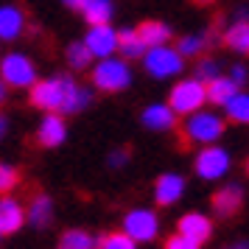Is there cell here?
<instances>
[{"label": "cell", "instance_id": "obj_1", "mask_svg": "<svg viewBox=\"0 0 249 249\" xmlns=\"http://www.w3.org/2000/svg\"><path fill=\"white\" fill-rule=\"evenodd\" d=\"M90 101V90L79 87L70 76H53L31 84V104L48 112H81Z\"/></svg>", "mask_w": 249, "mask_h": 249}, {"label": "cell", "instance_id": "obj_2", "mask_svg": "<svg viewBox=\"0 0 249 249\" xmlns=\"http://www.w3.org/2000/svg\"><path fill=\"white\" fill-rule=\"evenodd\" d=\"M129 81H132V73L126 68V62H121V59L107 56L92 68V84L104 92H121L129 87Z\"/></svg>", "mask_w": 249, "mask_h": 249}, {"label": "cell", "instance_id": "obj_3", "mask_svg": "<svg viewBox=\"0 0 249 249\" xmlns=\"http://www.w3.org/2000/svg\"><path fill=\"white\" fill-rule=\"evenodd\" d=\"M224 132V121L213 112H199L193 115L188 124L182 126V146L191 143H213Z\"/></svg>", "mask_w": 249, "mask_h": 249}, {"label": "cell", "instance_id": "obj_4", "mask_svg": "<svg viewBox=\"0 0 249 249\" xmlns=\"http://www.w3.org/2000/svg\"><path fill=\"white\" fill-rule=\"evenodd\" d=\"M207 95H204V84L196 79H188V81H179L168 95V109L174 115H191L196 109H202Z\"/></svg>", "mask_w": 249, "mask_h": 249}, {"label": "cell", "instance_id": "obj_5", "mask_svg": "<svg viewBox=\"0 0 249 249\" xmlns=\"http://www.w3.org/2000/svg\"><path fill=\"white\" fill-rule=\"evenodd\" d=\"M143 62H146V70L151 73V76H157V79H168V76H174V73H179L185 65V59L177 53V51H171V48L165 45H154L148 48L146 53H143Z\"/></svg>", "mask_w": 249, "mask_h": 249}, {"label": "cell", "instance_id": "obj_6", "mask_svg": "<svg viewBox=\"0 0 249 249\" xmlns=\"http://www.w3.org/2000/svg\"><path fill=\"white\" fill-rule=\"evenodd\" d=\"M0 76H3V84H9V87H31L36 81V70L28 56L9 53L0 65Z\"/></svg>", "mask_w": 249, "mask_h": 249}, {"label": "cell", "instance_id": "obj_7", "mask_svg": "<svg viewBox=\"0 0 249 249\" xmlns=\"http://www.w3.org/2000/svg\"><path fill=\"white\" fill-rule=\"evenodd\" d=\"M230 171V154L224 148H215V146H207L204 151H199L196 157V174L202 179H218Z\"/></svg>", "mask_w": 249, "mask_h": 249}, {"label": "cell", "instance_id": "obj_8", "mask_svg": "<svg viewBox=\"0 0 249 249\" xmlns=\"http://www.w3.org/2000/svg\"><path fill=\"white\" fill-rule=\"evenodd\" d=\"M124 232L132 241H151V238L157 235V215L151 213V210H132V213L126 215V221H124Z\"/></svg>", "mask_w": 249, "mask_h": 249}, {"label": "cell", "instance_id": "obj_9", "mask_svg": "<svg viewBox=\"0 0 249 249\" xmlns=\"http://www.w3.org/2000/svg\"><path fill=\"white\" fill-rule=\"evenodd\" d=\"M84 45H87V51H90L92 56H112L115 51H118V39H115V31L109 23H101V25H92V31L87 34V39H84Z\"/></svg>", "mask_w": 249, "mask_h": 249}, {"label": "cell", "instance_id": "obj_10", "mask_svg": "<svg viewBox=\"0 0 249 249\" xmlns=\"http://www.w3.org/2000/svg\"><path fill=\"white\" fill-rule=\"evenodd\" d=\"M179 235L191 238L193 244H199L202 247L204 241H210L213 235V221L202 213H188L179 218Z\"/></svg>", "mask_w": 249, "mask_h": 249}, {"label": "cell", "instance_id": "obj_11", "mask_svg": "<svg viewBox=\"0 0 249 249\" xmlns=\"http://www.w3.org/2000/svg\"><path fill=\"white\" fill-rule=\"evenodd\" d=\"M65 137H68V126H65V121H62L56 112L45 115L42 124H39V129H36V140H39V146L56 148L59 143H65Z\"/></svg>", "mask_w": 249, "mask_h": 249}, {"label": "cell", "instance_id": "obj_12", "mask_svg": "<svg viewBox=\"0 0 249 249\" xmlns=\"http://www.w3.org/2000/svg\"><path fill=\"white\" fill-rule=\"evenodd\" d=\"M241 204H244V191H241V185H227V188H221V191L213 196V210H215V215H221V218L238 215Z\"/></svg>", "mask_w": 249, "mask_h": 249}, {"label": "cell", "instance_id": "obj_13", "mask_svg": "<svg viewBox=\"0 0 249 249\" xmlns=\"http://www.w3.org/2000/svg\"><path fill=\"white\" fill-rule=\"evenodd\" d=\"M182 191H185V179L179 174H162L154 185V199H157V204L168 207L182 196Z\"/></svg>", "mask_w": 249, "mask_h": 249}, {"label": "cell", "instance_id": "obj_14", "mask_svg": "<svg viewBox=\"0 0 249 249\" xmlns=\"http://www.w3.org/2000/svg\"><path fill=\"white\" fill-rule=\"evenodd\" d=\"M25 221V210L14 199H0V235L17 232Z\"/></svg>", "mask_w": 249, "mask_h": 249}, {"label": "cell", "instance_id": "obj_15", "mask_svg": "<svg viewBox=\"0 0 249 249\" xmlns=\"http://www.w3.org/2000/svg\"><path fill=\"white\" fill-rule=\"evenodd\" d=\"M25 28V17L20 9L14 6H3L0 9V39H17Z\"/></svg>", "mask_w": 249, "mask_h": 249}, {"label": "cell", "instance_id": "obj_16", "mask_svg": "<svg viewBox=\"0 0 249 249\" xmlns=\"http://www.w3.org/2000/svg\"><path fill=\"white\" fill-rule=\"evenodd\" d=\"M235 92H238V84L230 76H215V79H210L204 84V95L213 104H227Z\"/></svg>", "mask_w": 249, "mask_h": 249}, {"label": "cell", "instance_id": "obj_17", "mask_svg": "<svg viewBox=\"0 0 249 249\" xmlns=\"http://www.w3.org/2000/svg\"><path fill=\"white\" fill-rule=\"evenodd\" d=\"M143 124L154 132H162V129H174L177 115L168 109V104H154V107L143 109Z\"/></svg>", "mask_w": 249, "mask_h": 249}, {"label": "cell", "instance_id": "obj_18", "mask_svg": "<svg viewBox=\"0 0 249 249\" xmlns=\"http://www.w3.org/2000/svg\"><path fill=\"white\" fill-rule=\"evenodd\" d=\"M137 36L146 48H154V45H165L171 39V28L160 20H146V23L137 28Z\"/></svg>", "mask_w": 249, "mask_h": 249}, {"label": "cell", "instance_id": "obj_19", "mask_svg": "<svg viewBox=\"0 0 249 249\" xmlns=\"http://www.w3.org/2000/svg\"><path fill=\"white\" fill-rule=\"evenodd\" d=\"M28 218L34 227H48L53 221V202L48 199L45 193H36L31 199V207H28Z\"/></svg>", "mask_w": 249, "mask_h": 249}, {"label": "cell", "instance_id": "obj_20", "mask_svg": "<svg viewBox=\"0 0 249 249\" xmlns=\"http://www.w3.org/2000/svg\"><path fill=\"white\" fill-rule=\"evenodd\" d=\"M81 12L87 17V23H92V25L109 23L112 20V0H84Z\"/></svg>", "mask_w": 249, "mask_h": 249}, {"label": "cell", "instance_id": "obj_21", "mask_svg": "<svg viewBox=\"0 0 249 249\" xmlns=\"http://www.w3.org/2000/svg\"><path fill=\"white\" fill-rule=\"evenodd\" d=\"M115 39H118V51L124 53L126 59H140L143 53H146V45L140 42V36H137V31H115Z\"/></svg>", "mask_w": 249, "mask_h": 249}, {"label": "cell", "instance_id": "obj_22", "mask_svg": "<svg viewBox=\"0 0 249 249\" xmlns=\"http://www.w3.org/2000/svg\"><path fill=\"white\" fill-rule=\"evenodd\" d=\"M224 42L232 48V51H238V53H247V51H249V25H247V17L232 23V28L224 34Z\"/></svg>", "mask_w": 249, "mask_h": 249}, {"label": "cell", "instance_id": "obj_23", "mask_svg": "<svg viewBox=\"0 0 249 249\" xmlns=\"http://www.w3.org/2000/svg\"><path fill=\"white\" fill-rule=\"evenodd\" d=\"M95 244L98 241L87 230H68L59 241V249H95Z\"/></svg>", "mask_w": 249, "mask_h": 249}, {"label": "cell", "instance_id": "obj_24", "mask_svg": "<svg viewBox=\"0 0 249 249\" xmlns=\"http://www.w3.org/2000/svg\"><path fill=\"white\" fill-rule=\"evenodd\" d=\"M224 107H227V118H230L232 124H247L249 121V98H247V92H235Z\"/></svg>", "mask_w": 249, "mask_h": 249}, {"label": "cell", "instance_id": "obj_25", "mask_svg": "<svg viewBox=\"0 0 249 249\" xmlns=\"http://www.w3.org/2000/svg\"><path fill=\"white\" fill-rule=\"evenodd\" d=\"M207 45H210L207 36H182L177 53H179L182 59H199V53H202Z\"/></svg>", "mask_w": 249, "mask_h": 249}, {"label": "cell", "instance_id": "obj_26", "mask_svg": "<svg viewBox=\"0 0 249 249\" xmlns=\"http://www.w3.org/2000/svg\"><path fill=\"white\" fill-rule=\"evenodd\" d=\"M68 62L76 70H84L92 62V53L87 51V45H84V42H73V45L68 48Z\"/></svg>", "mask_w": 249, "mask_h": 249}, {"label": "cell", "instance_id": "obj_27", "mask_svg": "<svg viewBox=\"0 0 249 249\" xmlns=\"http://www.w3.org/2000/svg\"><path fill=\"white\" fill-rule=\"evenodd\" d=\"M95 249H135V241L126 232H109L95 244Z\"/></svg>", "mask_w": 249, "mask_h": 249}, {"label": "cell", "instance_id": "obj_28", "mask_svg": "<svg viewBox=\"0 0 249 249\" xmlns=\"http://www.w3.org/2000/svg\"><path fill=\"white\" fill-rule=\"evenodd\" d=\"M20 182V171L12 165H0V193H12Z\"/></svg>", "mask_w": 249, "mask_h": 249}, {"label": "cell", "instance_id": "obj_29", "mask_svg": "<svg viewBox=\"0 0 249 249\" xmlns=\"http://www.w3.org/2000/svg\"><path fill=\"white\" fill-rule=\"evenodd\" d=\"M215 76H218V65H215L213 59H202V62L196 65V81L207 84V81L215 79Z\"/></svg>", "mask_w": 249, "mask_h": 249}, {"label": "cell", "instance_id": "obj_30", "mask_svg": "<svg viewBox=\"0 0 249 249\" xmlns=\"http://www.w3.org/2000/svg\"><path fill=\"white\" fill-rule=\"evenodd\" d=\"M165 249H199V244H193L191 238H185V235H171L168 241H165Z\"/></svg>", "mask_w": 249, "mask_h": 249}, {"label": "cell", "instance_id": "obj_31", "mask_svg": "<svg viewBox=\"0 0 249 249\" xmlns=\"http://www.w3.org/2000/svg\"><path fill=\"white\" fill-rule=\"evenodd\" d=\"M230 79H232V81L238 84V87H241V84L247 81V68H241V65H235V68H232V76H230Z\"/></svg>", "mask_w": 249, "mask_h": 249}, {"label": "cell", "instance_id": "obj_32", "mask_svg": "<svg viewBox=\"0 0 249 249\" xmlns=\"http://www.w3.org/2000/svg\"><path fill=\"white\" fill-rule=\"evenodd\" d=\"M126 157H129V151H126V148H118L112 157H109V165H124Z\"/></svg>", "mask_w": 249, "mask_h": 249}, {"label": "cell", "instance_id": "obj_33", "mask_svg": "<svg viewBox=\"0 0 249 249\" xmlns=\"http://www.w3.org/2000/svg\"><path fill=\"white\" fill-rule=\"evenodd\" d=\"M62 3H65L68 9H76V12H81V3H84V0H62Z\"/></svg>", "mask_w": 249, "mask_h": 249}, {"label": "cell", "instance_id": "obj_34", "mask_svg": "<svg viewBox=\"0 0 249 249\" xmlns=\"http://www.w3.org/2000/svg\"><path fill=\"white\" fill-rule=\"evenodd\" d=\"M6 129H9V121H6V118H3V115H0V137L6 135Z\"/></svg>", "mask_w": 249, "mask_h": 249}, {"label": "cell", "instance_id": "obj_35", "mask_svg": "<svg viewBox=\"0 0 249 249\" xmlns=\"http://www.w3.org/2000/svg\"><path fill=\"white\" fill-rule=\"evenodd\" d=\"M227 249H249V247H247V241H238V244H232V247H227Z\"/></svg>", "mask_w": 249, "mask_h": 249}, {"label": "cell", "instance_id": "obj_36", "mask_svg": "<svg viewBox=\"0 0 249 249\" xmlns=\"http://www.w3.org/2000/svg\"><path fill=\"white\" fill-rule=\"evenodd\" d=\"M6 101V84H3V81H0V104Z\"/></svg>", "mask_w": 249, "mask_h": 249}, {"label": "cell", "instance_id": "obj_37", "mask_svg": "<svg viewBox=\"0 0 249 249\" xmlns=\"http://www.w3.org/2000/svg\"><path fill=\"white\" fill-rule=\"evenodd\" d=\"M196 6H207V3H213V0H193Z\"/></svg>", "mask_w": 249, "mask_h": 249}]
</instances>
